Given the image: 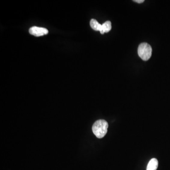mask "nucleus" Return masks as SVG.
I'll return each mask as SVG.
<instances>
[{
	"mask_svg": "<svg viewBox=\"0 0 170 170\" xmlns=\"http://www.w3.org/2000/svg\"><path fill=\"white\" fill-rule=\"evenodd\" d=\"M108 124L106 120H99L94 123L92 126L93 133L97 138H102L107 133Z\"/></svg>",
	"mask_w": 170,
	"mask_h": 170,
	"instance_id": "f257e3e1",
	"label": "nucleus"
},
{
	"mask_svg": "<svg viewBox=\"0 0 170 170\" xmlns=\"http://www.w3.org/2000/svg\"><path fill=\"white\" fill-rule=\"evenodd\" d=\"M152 49L150 44L147 43H143L139 44L138 49V53L139 56L143 61H147L152 55Z\"/></svg>",
	"mask_w": 170,
	"mask_h": 170,
	"instance_id": "f03ea898",
	"label": "nucleus"
},
{
	"mask_svg": "<svg viewBox=\"0 0 170 170\" xmlns=\"http://www.w3.org/2000/svg\"><path fill=\"white\" fill-rule=\"evenodd\" d=\"M29 32L30 34L35 37H40L48 34V30L45 28L34 26L29 29Z\"/></svg>",
	"mask_w": 170,
	"mask_h": 170,
	"instance_id": "7ed1b4c3",
	"label": "nucleus"
},
{
	"mask_svg": "<svg viewBox=\"0 0 170 170\" xmlns=\"http://www.w3.org/2000/svg\"><path fill=\"white\" fill-rule=\"evenodd\" d=\"M158 160L156 158H152L148 162L147 170H156L158 168Z\"/></svg>",
	"mask_w": 170,
	"mask_h": 170,
	"instance_id": "20e7f679",
	"label": "nucleus"
},
{
	"mask_svg": "<svg viewBox=\"0 0 170 170\" xmlns=\"http://www.w3.org/2000/svg\"><path fill=\"white\" fill-rule=\"evenodd\" d=\"M91 27L96 31H99L101 32L102 30V25L99 23L97 20L95 19H92L90 22Z\"/></svg>",
	"mask_w": 170,
	"mask_h": 170,
	"instance_id": "39448f33",
	"label": "nucleus"
},
{
	"mask_svg": "<svg viewBox=\"0 0 170 170\" xmlns=\"http://www.w3.org/2000/svg\"><path fill=\"white\" fill-rule=\"evenodd\" d=\"M112 29V24L110 21H107L102 25V30L101 34H104L105 33H108Z\"/></svg>",
	"mask_w": 170,
	"mask_h": 170,
	"instance_id": "423d86ee",
	"label": "nucleus"
},
{
	"mask_svg": "<svg viewBox=\"0 0 170 170\" xmlns=\"http://www.w3.org/2000/svg\"><path fill=\"white\" fill-rule=\"evenodd\" d=\"M133 1L137 2V3H138V4H141V3H143L145 1H144V0H135V1Z\"/></svg>",
	"mask_w": 170,
	"mask_h": 170,
	"instance_id": "0eeeda50",
	"label": "nucleus"
}]
</instances>
